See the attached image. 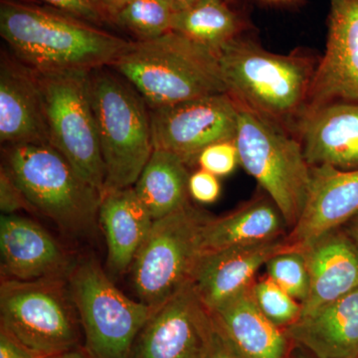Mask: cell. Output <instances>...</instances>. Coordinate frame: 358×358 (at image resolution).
Here are the masks:
<instances>
[{"mask_svg":"<svg viewBox=\"0 0 358 358\" xmlns=\"http://www.w3.org/2000/svg\"><path fill=\"white\" fill-rule=\"evenodd\" d=\"M0 35L37 73L110 67L131 42L53 7L16 0L0 2Z\"/></svg>","mask_w":358,"mask_h":358,"instance_id":"cell-1","label":"cell"},{"mask_svg":"<svg viewBox=\"0 0 358 358\" xmlns=\"http://www.w3.org/2000/svg\"><path fill=\"white\" fill-rule=\"evenodd\" d=\"M217 55L227 93L296 136L320 59L300 51L273 53L242 35Z\"/></svg>","mask_w":358,"mask_h":358,"instance_id":"cell-2","label":"cell"},{"mask_svg":"<svg viewBox=\"0 0 358 358\" xmlns=\"http://www.w3.org/2000/svg\"><path fill=\"white\" fill-rule=\"evenodd\" d=\"M110 67L150 110L227 93L217 54L174 31L129 42Z\"/></svg>","mask_w":358,"mask_h":358,"instance_id":"cell-3","label":"cell"},{"mask_svg":"<svg viewBox=\"0 0 358 358\" xmlns=\"http://www.w3.org/2000/svg\"><path fill=\"white\" fill-rule=\"evenodd\" d=\"M89 88L105 162L103 192L131 187L154 152L150 108L127 80L106 67L91 71Z\"/></svg>","mask_w":358,"mask_h":358,"instance_id":"cell-4","label":"cell"},{"mask_svg":"<svg viewBox=\"0 0 358 358\" xmlns=\"http://www.w3.org/2000/svg\"><path fill=\"white\" fill-rule=\"evenodd\" d=\"M3 166L32 209L71 234L95 225L102 192L90 185L49 143H23L3 148Z\"/></svg>","mask_w":358,"mask_h":358,"instance_id":"cell-5","label":"cell"},{"mask_svg":"<svg viewBox=\"0 0 358 358\" xmlns=\"http://www.w3.org/2000/svg\"><path fill=\"white\" fill-rule=\"evenodd\" d=\"M236 103L234 143L240 164L277 205L288 229H293L307 201L312 166L296 136Z\"/></svg>","mask_w":358,"mask_h":358,"instance_id":"cell-6","label":"cell"},{"mask_svg":"<svg viewBox=\"0 0 358 358\" xmlns=\"http://www.w3.org/2000/svg\"><path fill=\"white\" fill-rule=\"evenodd\" d=\"M68 285L89 358H131L155 310L122 293L93 258L71 268Z\"/></svg>","mask_w":358,"mask_h":358,"instance_id":"cell-7","label":"cell"},{"mask_svg":"<svg viewBox=\"0 0 358 358\" xmlns=\"http://www.w3.org/2000/svg\"><path fill=\"white\" fill-rule=\"evenodd\" d=\"M0 319V329L45 358L78 348L81 324L63 278L2 279Z\"/></svg>","mask_w":358,"mask_h":358,"instance_id":"cell-8","label":"cell"},{"mask_svg":"<svg viewBox=\"0 0 358 358\" xmlns=\"http://www.w3.org/2000/svg\"><path fill=\"white\" fill-rule=\"evenodd\" d=\"M211 217L189 203L154 221L131 267L141 301L157 310L192 281Z\"/></svg>","mask_w":358,"mask_h":358,"instance_id":"cell-9","label":"cell"},{"mask_svg":"<svg viewBox=\"0 0 358 358\" xmlns=\"http://www.w3.org/2000/svg\"><path fill=\"white\" fill-rule=\"evenodd\" d=\"M91 71L37 73L49 143L103 193L106 169L90 98Z\"/></svg>","mask_w":358,"mask_h":358,"instance_id":"cell-10","label":"cell"},{"mask_svg":"<svg viewBox=\"0 0 358 358\" xmlns=\"http://www.w3.org/2000/svg\"><path fill=\"white\" fill-rule=\"evenodd\" d=\"M150 121L154 150L189 164L209 145L235 140L238 107L229 94H216L150 110Z\"/></svg>","mask_w":358,"mask_h":358,"instance_id":"cell-11","label":"cell"},{"mask_svg":"<svg viewBox=\"0 0 358 358\" xmlns=\"http://www.w3.org/2000/svg\"><path fill=\"white\" fill-rule=\"evenodd\" d=\"M216 327L192 282L155 310L131 358H206Z\"/></svg>","mask_w":358,"mask_h":358,"instance_id":"cell-12","label":"cell"},{"mask_svg":"<svg viewBox=\"0 0 358 358\" xmlns=\"http://www.w3.org/2000/svg\"><path fill=\"white\" fill-rule=\"evenodd\" d=\"M334 102H358V0H329L326 52L317 63L306 114Z\"/></svg>","mask_w":358,"mask_h":358,"instance_id":"cell-13","label":"cell"},{"mask_svg":"<svg viewBox=\"0 0 358 358\" xmlns=\"http://www.w3.org/2000/svg\"><path fill=\"white\" fill-rule=\"evenodd\" d=\"M2 279L39 281L68 277L70 256L48 231L17 214L0 218Z\"/></svg>","mask_w":358,"mask_h":358,"instance_id":"cell-14","label":"cell"},{"mask_svg":"<svg viewBox=\"0 0 358 358\" xmlns=\"http://www.w3.org/2000/svg\"><path fill=\"white\" fill-rule=\"evenodd\" d=\"M299 250L286 237L251 246L205 252L197 261L192 284L210 312L253 286L257 273L273 256Z\"/></svg>","mask_w":358,"mask_h":358,"instance_id":"cell-15","label":"cell"},{"mask_svg":"<svg viewBox=\"0 0 358 358\" xmlns=\"http://www.w3.org/2000/svg\"><path fill=\"white\" fill-rule=\"evenodd\" d=\"M358 213V169L312 166V180L300 219L286 239L296 248L338 229Z\"/></svg>","mask_w":358,"mask_h":358,"instance_id":"cell-16","label":"cell"},{"mask_svg":"<svg viewBox=\"0 0 358 358\" xmlns=\"http://www.w3.org/2000/svg\"><path fill=\"white\" fill-rule=\"evenodd\" d=\"M0 141L4 147L49 143L36 72L6 52L0 63Z\"/></svg>","mask_w":358,"mask_h":358,"instance_id":"cell-17","label":"cell"},{"mask_svg":"<svg viewBox=\"0 0 358 358\" xmlns=\"http://www.w3.org/2000/svg\"><path fill=\"white\" fill-rule=\"evenodd\" d=\"M310 166L358 169V102H334L308 112L296 129Z\"/></svg>","mask_w":358,"mask_h":358,"instance_id":"cell-18","label":"cell"},{"mask_svg":"<svg viewBox=\"0 0 358 358\" xmlns=\"http://www.w3.org/2000/svg\"><path fill=\"white\" fill-rule=\"evenodd\" d=\"M310 291L301 315L339 300L358 288V248L345 231H331L303 248Z\"/></svg>","mask_w":358,"mask_h":358,"instance_id":"cell-19","label":"cell"},{"mask_svg":"<svg viewBox=\"0 0 358 358\" xmlns=\"http://www.w3.org/2000/svg\"><path fill=\"white\" fill-rule=\"evenodd\" d=\"M315 358H358V288L284 329Z\"/></svg>","mask_w":358,"mask_h":358,"instance_id":"cell-20","label":"cell"},{"mask_svg":"<svg viewBox=\"0 0 358 358\" xmlns=\"http://www.w3.org/2000/svg\"><path fill=\"white\" fill-rule=\"evenodd\" d=\"M211 313L218 331L240 357L291 358V341L284 329L261 312L254 298L253 286Z\"/></svg>","mask_w":358,"mask_h":358,"instance_id":"cell-21","label":"cell"},{"mask_svg":"<svg viewBox=\"0 0 358 358\" xmlns=\"http://www.w3.org/2000/svg\"><path fill=\"white\" fill-rule=\"evenodd\" d=\"M108 248V267L115 275L131 268L154 219L134 186L103 193L98 214Z\"/></svg>","mask_w":358,"mask_h":358,"instance_id":"cell-22","label":"cell"},{"mask_svg":"<svg viewBox=\"0 0 358 358\" xmlns=\"http://www.w3.org/2000/svg\"><path fill=\"white\" fill-rule=\"evenodd\" d=\"M286 221L270 197L251 200L222 217H211L202 234V253L274 241L287 236Z\"/></svg>","mask_w":358,"mask_h":358,"instance_id":"cell-23","label":"cell"},{"mask_svg":"<svg viewBox=\"0 0 358 358\" xmlns=\"http://www.w3.org/2000/svg\"><path fill=\"white\" fill-rule=\"evenodd\" d=\"M188 164L178 155L154 150L134 183L141 203L154 220L185 208L189 204Z\"/></svg>","mask_w":358,"mask_h":358,"instance_id":"cell-24","label":"cell"},{"mask_svg":"<svg viewBox=\"0 0 358 358\" xmlns=\"http://www.w3.org/2000/svg\"><path fill=\"white\" fill-rule=\"evenodd\" d=\"M244 21L227 0H204L174 13L171 31L218 54L233 39L242 35Z\"/></svg>","mask_w":358,"mask_h":358,"instance_id":"cell-25","label":"cell"},{"mask_svg":"<svg viewBox=\"0 0 358 358\" xmlns=\"http://www.w3.org/2000/svg\"><path fill=\"white\" fill-rule=\"evenodd\" d=\"M173 15L167 0H128L110 20L133 33L136 40H143L171 31Z\"/></svg>","mask_w":358,"mask_h":358,"instance_id":"cell-26","label":"cell"},{"mask_svg":"<svg viewBox=\"0 0 358 358\" xmlns=\"http://www.w3.org/2000/svg\"><path fill=\"white\" fill-rule=\"evenodd\" d=\"M267 277L294 300L303 303L310 291V275L303 250H289L273 256L265 265Z\"/></svg>","mask_w":358,"mask_h":358,"instance_id":"cell-27","label":"cell"},{"mask_svg":"<svg viewBox=\"0 0 358 358\" xmlns=\"http://www.w3.org/2000/svg\"><path fill=\"white\" fill-rule=\"evenodd\" d=\"M253 294L261 312L275 326L284 329L300 319V301L294 300L270 278L254 282Z\"/></svg>","mask_w":358,"mask_h":358,"instance_id":"cell-28","label":"cell"},{"mask_svg":"<svg viewBox=\"0 0 358 358\" xmlns=\"http://www.w3.org/2000/svg\"><path fill=\"white\" fill-rule=\"evenodd\" d=\"M197 162L200 169L218 178L229 176L240 164L234 141H220L204 148L197 157Z\"/></svg>","mask_w":358,"mask_h":358,"instance_id":"cell-29","label":"cell"},{"mask_svg":"<svg viewBox=\"0 0 358 358\" xmlns=\"http://www.w3.org/2000/svg\"><path fill=\"white\" fill-rule=\"evenodd\" d=\"M53 8L75 16L92 24H102L108 17L95 0H42Z\"/></svg>","mask_w":358,"mask_h":358,"instance_id":"cell-30","label":"cell"},{"mask_svg":"<svg viewBox=\"0 0 358 358\" xmlns=\"http://www.w3.org/2000/svg\"><path fill=\"white\" fill-rule=\"evenodd\" d=\"M0 209L4 215L16 214L23 209H32L20 186L3 166L0 169Z\"/></svg>","mask_w":358,"mask_h":358,"instance_id":"cell-31","label":"cell"},{"mask_svg":"<svg viewBox=\"0 0 358 358\" xmlns=\"http://www.w3.org/2000/svg\"><path fill=\"white\" fill-rule=\"evenodd\" d=\"M188 188L190 196L197 202L204 204L215 202L221 192L218 176L202 169L190 174Z\"/></svg>","mask_w":358,"mask_h":358,"instance_id":"cell-32","label":"cell"},{"mask_svg":"<svg viewBox=\"0 0 358 358\" xmlns=\"http://www.w3.org/2000/svg\"><path fill=\"white\" fill-rule=\"evenodd\" d=\"M0 358H45L0 329Z\"/></svg>","mask_w":358,"mask_h":358,"instance_id":"cell-33","label":"cell"},{"mask_svg":"<svg viewBox=\"0 0 358 358\" xmlns=\"http://www.w3.org/2000/svg\"><path fill=\"white\" fill-rule=\"evenodd\" d=\"M216 327V324H215ZM206 358H241L216 327L213 341Z\"/></svg>","mask_w":358,"mask_h":358,"instance_id":"cell-34","label":"cell"},{"mask_svg":"<svg viewBox=\"0 0 358 358\" xmlns=\"http://www.w3.org/2000/svg\"><path fill=\"white\" fill-rule=\"evenodd\" d=\"M128 0H95L98 6L103 11V13L107 15L108 18L112 17L113 14L117 10L122 6L126 3Z\"/></svg>","mask_w":358,"mask_h":358,"instance_id":"cell-35","label":"cell"},{"mask_svg":"<svg viewBox=\"0 0 358 358\" xmlns=\"http://www.w3.org/2000/svg\"><path fill=\"white\" fill-rule=\"evenodd\" d=\"M171 6L173 7L174 13L183 10L188 7L195 6L204 0H167Z\"/></svg>","mask_w":358,"mask_h":358,"instance_id":"cell-36","label":"cell"},{"mask_svg":"<svg viewBox=\"0 0 358 358\" xmlns=\"http://www.w3.org/2000/svg\"><path fill=\"white\" fill-rule=\"evenodd\" d=\"M348 226L346 227L345 232L352 240L353 243L357 245L358 248V213L352 219L348 221Z\"/></svg>","mask_w":358,"mask_h":358,"instance_id":"cell-37","label":"cell"},{"mask_svg":"<svg viewBox=\"0 0 358 358\" xmlns=\"http://www.w3.org/2000/svg\"><path fill=\"white\" fill-rule=\"evenodd\" d=\"M47 358H89L88 355L80 350H71V352L61 353V355H54V357Z\"/></svg>","mask_w":358,"mask_h":358,"instance_id":"cell-38","label":"cell"},{"mask_svg":"<svg viewBox=\"0 0 358 358\" xmlns=\"http://www.w3.org/2000/svg\"><path fill=\"white\" fill-rule=\"evenodd\" d=\"M292 358V357H291ZM293 358H315L312 357L310 355H305V353H296V355H294Z\"/></svg>","mask_w":358,"mask_h":358,"instance_id":"cell-39","label":"cell"},{"mask_svg":"<svg viewBox=\"0 0 358 358\" xmlns=\"http://www.w3.org/2000/svg\"><path fill=\"white\" fill-rule=\"evenodd\" d=\"M265 1L273 2V3H282V2L293 1V0H265Z\"/></svg>","mask_w":358,"mask_h":358,"instance_id":"cell-40","label":"cell"}]
</instances>
